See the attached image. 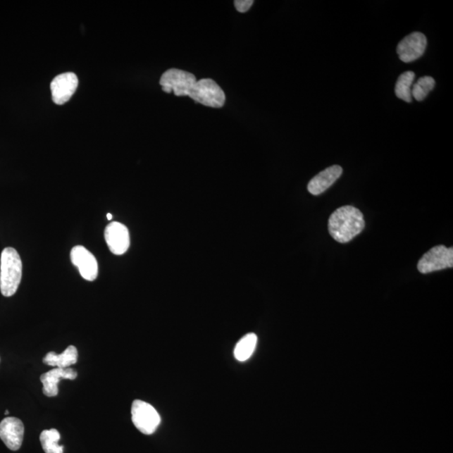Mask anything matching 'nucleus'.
<instances>
[{
	"label": "nucleus",
	"mask_w": 453,
	"mask_h": 453,
	"mask_svg": "<svg viewBox=\"0 0 453 453\" xmlns=\"http://www.w3.org/2000/svg\"><path fill=\"white\" fill-rule=\"evenodd\" d=\"M364 215L353 206H344L334 211L328 219L330 235L338 243L346 244L362 232Z\"/></svg>",
	"instance_id": "f257e3e1"
},
{
	"label": "nucleus",
	"mask_w": 453,
	"mask_h": 453,
	"mask_svg": "<svg viewBox=\"0 0 453 453\" xmlns=\"http://www.w3.org/2000/svg\"><path fill=\"white\" fill-rule=\"evenodd\" d=\"M22 278V261L14 248H6L1 254L0 290L4 297L14 296Z\"/></svg>",
	"instance_id": "f03ea898"
},
{
	"label": "nucleus",
	"mask_w": 453,
	"mask_h": 453,
	"mask_svg": "<svg viewBox=\"0 0 453 453\" xmlns=\"http://www.w3.org/2000/svg\"><path fill=\"white\" fill-rule=\"evenodd\" d=\"M189 97L195 102L211 108H222L226 97L218 83L213 79L205 78L197 81Z\"/></svg>",
	"instance_id": "7ed1b4c3"
},
{
	"label": "nucleus",
	"mask_w": 453,
	"mask_h": 453,
	"mask_svg": "<svg viewBox=\"0 0 453 453\" xmlns=\"http://www.w3.org/2000/svg\"><path fill=\"white\" fill-rule=\"evenodd\" d=\"M131 416L135 428L144 435L155 433L161 421L156 409L139 399H135L132 404Z\"/></svg>",
	"instance_id": "20e7f679"
},
{
	"label": "nucleus",
	"mask_w": 453,
	"mask_h": 453,
	"mask_svg": "<svg viewBox=\"0 0 453 453\" xmlns=\"http://www.w3.org/2000/svg\"><path fill=\"white\" fill-rule=\"evenodd\" d=\"M197 82L196 77L192 73L180 69H169L162 75L160 85L162 90L167 94L174 92L175 96H189L192 87Z\"/></svg>",
	"instance_id": "39448f33"
},
{
	"label": "nucleus",
	"mask_w": 453,
	"mask_h": 453,
	"mask_svg": "<svg viewBox=\"0 0 453 453\" xmlns=\"http://www.w3.org/2000/svg\"><path fill=\"white\" fill-rule=\"evenodd\" d=\"M453 267V249L444 245L435 246L418 262L417 269L421 274H428Z\"/></svg>",
	"instance_id": "423d86ee"
},
{
	"label": "nucleus",
	"mask_w": 453,
	"mask_h": 453,
	"mask_svg": "<svg viewBox=\"0 0 453 453\" xmlns=\"http://www.w3.org/2000/svg\"><path fill=\"white\" fill-rule=\"evenodd\" d=\"M78 87V78L73 73H65L56 76L51 83L52 100L56 104L63 105L70 99Z\"/></svg>",
	"instance_id": "0eeeda50"
},
{
	"label": "nucleus",
	"mask_w": 453,
	"mask_h": 453,
	"mask_svg": "<svg viewBox=\"0 0 453 453\" xmlns=\"http://www.w3.org/2000/svg\"><path fill=\"white\" fill-rule=\"evenodd\" d=\"M426 37L421 32H413L398 44L397 54L403 63H410L423 56Z\"/></svg>",
	"instance_id": "6e6552de"
},
{
	"label": "nucleus",
	"mask_w": 453,
	"mask_h": 453,
	"mask_svg": "<svg viewBox=\"0 0 453 453\" xmlns=\"http://www.w3.org/2000/svg\"><path fill=\"white\" fill-rule=\"evenodd\" d=\"M71 259L73 265L80 272L82 278L94 281L99 275V265L94 255L83 246H75L71 252Z\"/></svg>",
	"instance_id": "1a4fd4ad"
},
{
	"label": "nucleus",
	"mask_w": 453,
	"mask_h": 453,
	"mask_svg": "<svg viewBox=\"0 0 453 453\" xmlns=\"http://www.w3.org/2000/svg\"><path fill=\"white\" fill-rule=\"evenodd\" d=\"M104 236L108 249L113 254L122 255L129 249L130 232L124 224L118 222L109 223L105 228Z\"/></svg>",
	"instance_id": "9d476101"
},
{
	"label": "nucleus",
	"mask_w": 453,
	"mask_h": 453,
	"mask_svg": "<svg viewBox=\"0 0 453 453\" xmlns=\"http://www.w3.org/2000/svg\"><path fill=\"white\" fill-rule=\"evenodd\" d=\"M25 428L18 418L7 417L0 423V438L8 449L18 451L23 442Z\"/></svg>",
	"instance_id": "9b49d317"
},
{
	"label": "nucleus",
	"mask_w": 453,
	"mask_h": 453,
	"mask_svg": "<svg viewBox=\"0 0 453 453\" xmlns=\"http://www.w3.org/2000/svg\"><path fill=\"white\" fill-rule=\"evenodd\" d=\"M77 377V373L73 368L51 369L49 372L43 373L41 381L43 385V393L47 397H56L59 393L58 384L61 380H74Z\"/></svg>",
	"instance_id": "f8f14e48"
},
{
	"label": "nucleus",
	"mask_w": 453,
	"mask_h": 453,
	"mask_svg": "<svg viewBox=\"0 0 453 453\" xmlns=\"http://www.w3.org/2000/svg\"><path fill=\"white\" fill-rule=\"evenodd\" d=\"M342 168L340 166H332L312 178L307 186L311 194L318 196L328 190L341 177Z\"/></svg>",
	"instance_id": "ddd939ff"
},
{
	"label": "nucleus",
	"mask_w": 453,
	"mask_h": 453,
	"mask_svg": "<svg viewBox=\"0 0 453 453\" xmlns=\"http://www.w3.org/2000/svg\"><path fill=\"white\" fill-rule=\"evenodd\" d=\"M78 353L76 347L69 346L63 354H57L55 352H50L43 359L44 364L49 366L59 368H67L77 364Z\"/></svg>",
	"instance_id": "4468645a"
},
{
	"label": "nucleus",
	"mask_w": 453,
	"mask_h": 453,
	"mask_svg": "<svg viewBox=\"0 0 453 453\" xmlns=\"http://www.w3.org/2000/svg\"><path fill=\"white\" fill-rule=\"evenodd\" d=\"M258 338L254 333L246 334L237 342L235 349V357L240 362L247 361L252 357L257 345Z\"/></svg>",
	"instance_id": "2eb2a0df"
},
{
	"label": "nucleus",
	"mask_w": 453,
	"mask_h": 453,
	"mask_svg": "<svg viewBox=\"0 0 453 453\" xmlns=\"http://www.w3.org/2000/svg\"><path fill=\"white\" fill-rule=\"evenodd\" d=\"M414 79L415 73L411 71H407L400 75L395 89V95L397 96V98L407 103L411 102V86Z\"/></svg>",
	"instance_id": "dca6fc26"
},
{
	"label": "nucleus",
	"mask_w": 453,
	"mask_h": 453,
	"mask_svg": "<svg viewBox=\"0 0 453 453\" xmlns=\"http://www.w3.org/2000/svg\"><path fill=\"white\" fill-rule=\"evenodd\" d=\"M61 435L56 429L43 430L39 440L46 453H63V447L59 445Z\"/></svg>",
	"instance_id": "f3484780"
},
{
	"label": "nucleus",
	"mask_w": 453,
	"mask_h": 453,
	"mask_svg": "<svg viewBox=\"0 0 453 453\" xmlns=\"http://www.w3.org/2000/svg\"><path fill=\"white\" fill-rule=\"evenodd\" d=\"M435 82L432 77L426 76L421 77L413 86L411 95L417 101H422L426 98L429 92L434 89Z\"/></svg>",
	"instance_id": "a211bd4d"
},
{
	"label": "nucleus",
	"mask_w": 453,
	"mask_h": 453,
	"mask_svg": "<svg viewBox=\"0 0 453 453\" xmlns=\"http://www.w3.org/2000/svg\"><path fill=\"white\" fill-rule=\"evenodd\" d=\"M253 4V0H236V1H235V6L237 11L245 13L252 8Z\"/></svg>",
	"instance_id": "6ab92c4d"
},
{
	"label": "nucleus",
	"mask_w": 453,
	"mask_h": 453,
	"mask_svg": "<svg viewBox=\"0 0 453 453\" xmlns=\"http://www.w3.org/2000/svg\"><path fill=\"white\" fill-rule=\"evenodd\" d=\"M107 218L108 220H111L113 218V215L111 213H108L107 214Z\"/></svg>",
	"instance_id": "aec40b11"
},
{
	"label": "nucleus",
	"mask_w": 453,
	"mask_h": 453,
	"mask_svg": "<svg viewBox=\"0 0 453 453\" xmlns=\"http://www.w3.org/2000/svg\"><path fill=\"white\" fill-rule=\"evenodd\" d=\"M8 411H6V415H8Z\"/></svg>",
	"instance_id": "412c9836"
}]
</instances>
